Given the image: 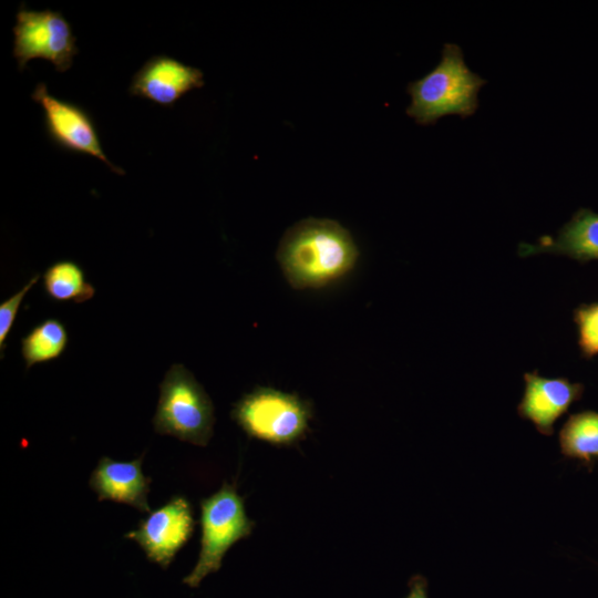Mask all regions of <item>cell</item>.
<instances>
[{"label":"cell","mask_w":598,"mask_h":598,"mask_svg":"<svg viewBox=\"0 0 598 598\" xmlns=\"http://www.w3.org/2000/svg\"><path fill=\"white\" fill-rule=\"evenodd\" d=\"M358 248L339 223L308 218L282 237L277 259L295 289L320 288L348 274L358 259Z\"/></svg>","instance_id":"1"},{"label":"cell","mask_w":598,"mask_h":598,"mask_svg":"<svg viewBox=\"0 0 598 598\" xmlns=\"http://www.w3.org/2000/svg\"><path fill=\"white\" fill-rule=\"evenodd\" d=\"M13 28L12 54L19 70L32 59L50 61L59 72H65L79 53L70 23L59 11L28 10L21 6Z\"/></svg>","instance_id":"6"},{"label":"cell","mask_w":598,"mask_h":598,"mask_svg":"<svg viewBox=\"0 0 598 598\" xmlns=\"http://www.w3.org/2000/svg\"><path fill=\"white\" fill-rule=\"evenodd\" d=\"M231 417L250 437L292 446L309 431L312 405L297 394L258 386L235 403Z\"/></svg>","instance_id":"4"},{"label":"cell","mask_w":598,"mask_h":598,"mask_svg":"<svg viewBox=\"0 0 598 598\" xmlns=\"http://www.w3.org/2000/svg\"><path fill=\"white\" fill-rule=\"evenodd\" d=\"M204 85L203 72L167 55H154L133 75L128 93L172 107L187 92Z\"/></svg>","instance_id":"10"},{"label":"cell","mask_w":598,"mask_h":598,"mask_svg":"<svg viewBox=\"0 0 598 598\" xmlns=\"http://www.w3.org/2000/svg\"><path fill=\"white\" fill-rule=\"evenodd\" d=\"M43 287L48 297L55 301L81 303L95 293L83 269L72 260H60L51 265L43 275Z\"/></svg>","instance_id":"14"},{"label":"cell","mask_w":598,"mask_h":598,"mask_svg":"<svg viewBox=\"0 0 598 598\" xmlns=\"http://www.w3.org/2000/svg\"><path fill=\"white\" fill-rule=\"evenodd\" d=\"M200 550L193 570L183 579L192 588L217 573L229 548L252 533L255 522L246 514L245 501L235 484L221 487L200 501Z\"/></svg>","instance_id":"5"},{"label":"cell","mask_w":598,"mask_h":598,"mask_svg":"<svg viewBox=\"0 0 598 598\" xmlns=\"http://www.w3.org/2000/svg\"><path fill=\"white\" fill-rule=\"evenodd\" d=\"M31 97L44 113V126L50 141L58 147L86 154L104 162L114 173L124 175L102 150L94 120L82 106L60 100L48 92L44 83H39Z\"/></svg>","instance_id":"8"},{"label":"cell","mask_w":598,"mask_h":598,"mask_svg":"<svg viewBox=\"0 0 598 598\" xmlns=\"http://www.w3.org/2000/svg\"><path fill=\"white\" fill-rule=\"evenodd\" d=\"M40 278V274H35L29 282L21 288L17 293L1 302L0 305V350L1 358H3V351L6 350V340L12 324L14 322L18 310L25 293L37 283Z\"/></svg>","instance_id":"17"},{"label":"cell","mask_w":598,"mask_h":598,"mask_svg":"<svg viewBox=\"0 0 598 598\" xmlns=\"http://www.w3.org/2000/svg\"><path fill=\"white\" fill-rule=\"evenodd\" d=\"M142 462L143 455L126 462L101 457L89 481L97 499L122 503L141 513H151L147 501L151 478L143 473Z\"/></svg>","instance_id":"11"},{"label":"cell","mask_w":598,"mask_h":598,"mask_svg":"<svg viewBox=\"0 0 598 598\" xmlns=\"http://www.w3.org/2000/svg\"><path fill=\"white\" fill-rule=\"evenodd\" d=\"M195 529L192 504L183 495H175L159 508L148 513L137 527L124 535L140 545L146 558L163 569L189 540Z\"/></svg>","instance_id":"7"},{"label":"cell","mask_w":598,"mask_h":598,"mask_svg":"<svg viewBox=\"0 0 598 598\" xmlns=\"http://www.w3.org/2000/svg\"><path fill=\"white\" fill-rule=\"evenodd\" d=\"M68 332L58 319H47L21 340L25 369L59 358L68 346Z\"/></svg>","instance_id":"15"},{"label":"cell","mask_w":598,"mask_h":598,"mask_svg":"<svg viewBox=\"0 0 598 598\" xmlns=\"http://www.w3.org/2000/svg\"><path fill=\"white\" fill-rule=\"evenodd\" d=\"M573 315L578 330L580 355L590 360L598 355V301L579 305Z\"/></svg>","instance_id":"16"},{"label":"cell","mask_w":598,"mask_h":598,"mask_svg":"<svg viewBox=\"0 0 598 598\" xmlns=\"http://www.w3.org/2000/svg\"><path fill=\"white\" fill-rule=\"evenodd\" d=\"M409 594L405 598H429L427 579L422 575H413L409 582Z\"/></svg>","instance_id":"18"},{"label":"cell","mask_w":598,"mask_h":598,"mask_svg":"<svg viewBox=\"0 0 598 598\" xmlns=\"http://www.w3.org/2000/svg\"><path fill=\"white\" fill-rule=\"evenodd\" d=\"M214 423V405L209 395L183 364H173L159 385L154 430L158 434L206 446L213 436Z\"/></svg>","instance_id":"3"},{"label":"cell","mask_w":598,"mask_h":598,"mask_svg":"<svg viewBox=\"0 0 598 598\" xmlns=\"http://www.w3.org/2000/svg\"><path fill=\"white\" fill-rule=\"evenodd\" d=\"M560 453L579 461L589 471L598 461V412L584 410L570 414L558 433Z\"/></svg>","instance_id":"13"},{"label":"cell","mask_w":598,"mask_h":598,"mask_svg":"<svg viewBox=\"0 0 598 598\" xmlns=\"http://www.w3.org/2000/svg\"><path fill=\"white\" fill-rule=\"evenodd\" d=\"M548 252L564 255L579 262L598 260V214L589 208L578 209L557 233L543 236L536 244H519L518 255Z\"/></svg>","instance_id":"12"},{"label":"cell","mask_w":598,"mask_h":598,"mask_svg":"<svg viewBox=\"0 0 598 598\" xmlns=\"http://www.w3.org/2000/svg\"><path fill=\"white\" fill-rule=\"evenodd\" d=\"M484 84L486 80L465 64L462 49L445 43L440 63L408 85L412 101L406 114L421 125L434 124L451 114L471 116L478 109V92Z\"/></svg>","instance_id":"2"},{"label":"cell","mask_w":598,"mask_h":598,"mask_svg":"<svg viewBox=\"0 0 598 598\" xmlns=\"http://www.w3.org/2000/svg\"><path fill=\"white\" fill-rule=\"evenodd\" d=\"M525 390L517 405L518 415L530 421L546 436L554 434L555 422L571 404L579 401L585 386L567 378H546L534 372L524 373Z\"/></svg>","instance_id":"9"}]
</instances>
